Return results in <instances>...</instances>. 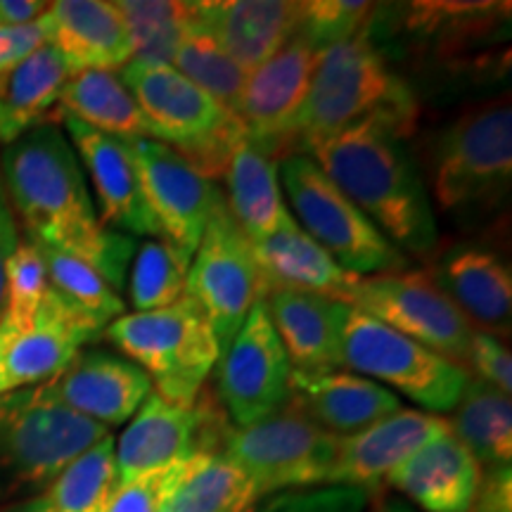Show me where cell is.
I'll use <instances>...</instances> for the list:
<instances>
[{
  "instance_id": "cell-25",
  "label": "cell",
  "mask_w": 512,
  "mask_h": 512,
  "mask_svg": "<svg viewBox=\"0 0 512 512\" xmlns=\"http://www.w3.org/2000/svg\"><path fill=\"white\" fill-rule=\"evenodd\" d=\"M48 43L74 72H117L133 60V38L117 3L57 0L46 12Z\"/></svg>"
},
{
  "instance_id": "cell-48",
  "label": "cell",
  "mask_w": 512,
  "mask_h": 512,
  "mask_svg": "<svg viewBox=\"0 0 512 512\" xmlns=\"http://www.w3.org/2000/svg\"><path fill=\"white\" fill-rule=\"evenodd\" d=\"M373 512H415L411 508H406V505L396 503V501H387V498H382V501L375 503V510Z\"/></svg>"
},
{
  "instance_id": "cell-16",
  "label": "cell",
  "mask_w": 512,
  "mask_h": 512,
  "mask_svg": "<svg viewBox=\"0 0 512 512\" xmlns=\"http://www.w3.org/2000/svg\"><path fill=\"white\" fill-rule=\"evenodd\" d=\"M318 50L294 36L264 64L247 72L238 119L266 155H290V128L309 91Z\"/></svg>"
},
{
  "instance_id": "cell-27",
  "label": "cell",
  "mask_w": 512,
  "mask_h": 512,
  "mask_svg": "<svg viewBox=\"0 0 512 512\" xmlns=\"http://www.w3.org/2000/svg\"><path fill=\"white\" fill-rule=\"evenodd\" d=\"M223 178H226L223 197L249 242L264 240L294 221L280 188L278 162L266 155L254 140H249L247 133L235 145Z\"/></svg>"
},
{
  "instance_id": "cell-41",
  "label": "cell",
  "mask_w": 512,
  "mask_h": 512,
  "mask_svg": "<svg viewBox=\"0 0 512 512\" xmlns=\"http://www.w3.org/2000/svg\"><path fill=\"white\" fill-rule=\"evenodd\" d=\"M467 368L475 370L472 377L477 380L501 389L503 394H512V356L498 337L489 332H475L470 342Z\"/></svg>"
},
{
  "instance_id": "cell-21",
  "label": "cell",
  "mask_w": 512,
  "mask_h": 512,
  "mask_svg": "<svg viewBox=\"0 0 512 512\" xmlns=\"http://www.w3.org/2000/svg\"><path fill=\"white\" fill-rule=\"evenodd\" d=\"M268 316L292 370L328 373L342 368V332L349 304L316 292L271 287L264 297Z\"/></svg>"
},
{
  "instance_id": "cell-22",
  "label": "cell",
  "mask_w": 512,
  "mask_h": 512,
  "mask_svg": "<svg viewBox=\"0 0 512 512\" xmlns=\"http://www.w3.org/2000/svg\"><path fill=\"white\" fill-rule=\"evenodd\" d=\"M102 335L105 330L48 290L29 328L10 347L5 363L10 392L55 380L86 344Z\"/></svg>"
},
{
  "instance_id": "cell-2",
  "label": "cell",
  "mask_w": 512,
  "mask_h": 512,
  "mask_svg": "<svg viewBox=\"0 0 512 512\" xmlns=\"http://www.w3.org/2000/svg\"><path fill=\"white\" fill-rule=\"evenodd\" d=\"M403 136L392 121L370 117L306 143L297 155L313 159L401 254L422 256L437 247L439 233L430 192Z\"/></svg>"
},
{
  "instance_id": "cell-31",
  "label": "cell",
  "mask_w": 512,
  "mask_h": 512,
  "mask_svg": "<svg viewBox=\"0 0 512 512\" xmlns=\"http://www.w3.org/2000/svg\"><path fill=\"white\" fill-rule=\"evenodd\" d=\"M448 420V430L463 444L482 470L510 467L512 460V403L510 394L477 377L467 384Z\"/></svg>"
},
{
  "instance_id": "cell-23",
  "label": "cell",
  "mask_w": 512,
  "mask_h": 512,
  "mask_svg": "<svg viewBox=\"0 0 512 512\" xmlns=\"http://www.w3.org/2000/svg\"><path fill=\"white\" fill-rule=\"evenodd\" d=\"M484 470L451 430L389 472L384 484L425 512H470Z\"/></svg>"
},
{
  "instance_id": "cell-29",
  "label": "cell",
  "mask_w": 512,
  "mask_h": 512,
  "mask_svg": "<svg viewBox=\"0 0 512 512\" xmlns=\"http://www.w3.org/2000/svg\"><path fill=\"white\" fill-rule=\"evenodd\" d=\"M72 74L74 69L50 43L12 69L0 81V143H15L46 121Z\"/></svg>"
},
{
  "instance_id": "cell-39",
  "label": "cell",
  "mask_w": 512,
  "mask_h": 512,
  "mask_svg": "<svg viewBox=\"0 0 512 512\" xmlns=\"http://www.w3.org/2000/svg\"><path fill=\"white\" fill-rule=\"evenodd\" d=\"M48 290L50 283L46 261L38 252L36 242L22 235L8 264V304H5V316L24 332L31 325V320H34L38 306H41Z\"/></svg>"
},
{
  "instance_id": "cell-33",
  "label": "cell",
  "mask_w": 512,
  "mask_h": 512,
  "mask_svg": "<svg viewBox=\"0 0 512 512\" xmlns=\"http://www.w3.org/2000/svg\"><path fill=\"white\" fill-rule=\"evenodd\" d=\"M112 434L76 456L57 475L43 498L53 512H102L117 489V460Z\"/></svg>"
},
{
  "instance_id": "cell-5",
  "label": "cell",
  "mask_w": 512,
  "mask_h": 512,
  "mask_svg": "<svg viewBox=\"0 0 512 512\" xmlns=\"http://www.w3.org/2000/svg\"><path fill=\"white\" fill-rule=\"evenodd\" d=\"M102 337L150 377L155 394L178 406L197 401L219 363L209 318L188 294L164 309L124 313Z\"/></svg>"
},
{
  "instance_id": "cell-13",
  "label": "cell",
  "mask_w": 512,
  "mask_h": 512,
  "mask_svg": "<svg viewBox=\"0 0 512 512\" xmlns=\"http://www.w3.org/2000/svg\"><path fill=\"white\" fill-rule=\"evenodd\" d=\"M216 399L230 425L249 427L292 399V363L266 302H256L216 370Z\"/></svg>"
},
{
  "instance_id": "cell-26",
  "label": "cell",
  "mask_w": 512,
  "mask_h": 512,
  "mask_svg": "<svg viewBox=\"0 0 512 512\" xmlns=\"http://www.w3.org/2000/svg\"><path fill=\"white\" fill-rule=\"evenodd\" d=\"M292 399L316 425L335 437H351L368 430L403 408L392 389L349 370H292Z\"/></svg>"
},
{
  "instance_id": "cell-30",
  "label": "cell",
  "mask_w": 512,
  "mask_h": 512,
  "mask_svg": "<svg viewBox=\"0 0 512 512\" xmlns=\"http://www.w3.org/2000/svg\"><path fill=\"white\" fill-rule=\"evenodd\" d=\"M62 114L114 138H152L150 126L119 72H74L57 98V117Z\"/></svg>"
},
{
  "instance_id": "cell-46",
  "label": "cell",
  "mask_w": 512,
  "mask_h": 512,
  "mask_svg": "<svg viewBox=\"0 0 512 512\" xmlns=\"http://www.w3.org/2000/svg\"><path fill=\"white\" fill-rule=\"evenodd\" d=\"M19 330L15 323L8 316L0 318V396L3 394H10V384H8V373H5V363H8V354H10V347L12 342H15Z\"/></svg>"
},
{
  "instance_id": "cell-17",
  "label": "cell",
  "mask_w": 512,
  "mask_h": 512,
  "mask_svg": "<svg viewBox=\"0 0 512 512\" xmlns=\"http://www.w3.org/2000/svg\"><path fill=\"white\" fill-rule=\"evenodd\" d=\"M67 128L79 162L91 178L98 219L112 230H126L140 238H162V228L152 214L140 183V174L124 138L107 136L72 117H57Z\"/></svg>"
},
{
  "instance_id": "cell-7",
  "label": "cell",
  "mask_w": 512,
  "mask_h": 512,
  "mask_svg": "<svg viewBox=\"0 0 512 512\" xmlns=\"http://www.w3.org/2000/svg\"><path fill=\"white\" fill-rule=\"evenodd\" d=\"M278 178L297 226L344 271L366 278L401 271L406 266L399 249L361 214V209L320 171L313 159L306 155L283 157Z\"/></svg>"
},
{
  "instance_id": "cell-3",
  "label": "cell",
  "mask_w": 512,
  "mask_h": 512,
  "mask_svg": "<svg viewBox=\"0 0 512 512\" xmlns=\"http://www.w3.org/2000/svg\"><path fill=\"white\" fill-rule=\"evenodd\" d=\"M415 102L408 86L387 67L368 34L320 50L309 91L290 128V155L306 143L380 117L408 136Z\"/></svg>"
},
{
  "instance_id": "cell-28",
  "label": "cell",
  "mask_w": 512,
  "mask_h": 512,
  "mask_svg": "<svg viewBox=\"0 0 512 512\" xmlns=\"http://www.w3.org/2000/svg\"><path fill=\"white\" fill-rule=\"evenodd\" d=\"M256 264L266 275L268 290L287 287V290L316 292L339 299L347 294L358 275H351L313 242L297 221L287 223L264 240L252 242Z\"/></svg>"
},
{
  "instance_id": "cell-14",
  "label": "cell",
  "mask_w": 512,
  "mask_h": 512,
  "mask_svg": "<svg viewBox=\"0 0 512 512\" xmlns=\"http://www.w3.org/2000/svg\"><path fill=\"white\" fill-rule=\"evenodd\" d=\"M162 240L192 261L211 211L223 197L216 183L204 178L171 145L152 138H126Z\"/></svg>"
},
{
  "instance_id": "cell-15",
  "label": "cell",
  "mask_w": 512,
  "mask_h": 512,
  "mask_svg": "<svg viewBox=\"0 0 512 512\" xmlns=\"http://www.w3.org/2000/svg\"><path fill=\"white\" fill-rule=\"evenodd\" d=\"M119 76L136 98L152 140L171 145L174 150L200 145L240 121L171 64L131 60Z\"/></svg>"
},
{
  "instance_id": "cell-34",
  "label": "cell",
  "mask_w": 512,
  "mask_h": 512,
  "mask_svg": "<svg viewBox=\"0 0 512 512\" xmlns=\"http://www.w3.org/2000/svg\"><path fill=\"white\" fill-rule=\"evenodd\" d=\"M36 247L43 261H46L50 290L64 299L74 311L93 320L102 330H107V325L124 316V299L95 268L72 254L62 252V249L43 245V242H36Z\"/></svg>"
},
{
  "instance_id": "cell-44",
  "label": "cell",
  "mask_w": 512,
  "mask_h": 512,
  "mask_svg": "<svg viewBox=\"0 0 512 512\" xmlns=\"http://www.w3.org/2000/svg\"><path fill=\"white\" fill-rule=\"evenodd\" d=\"M470 512H512V470H486Z\"/></svg>"
},
{
  "instance_id": "cell-42",
  "label": "cell",
  "mask_w": 512,
  "mask_h": 512,
  "mask_svg": "<svg viewBox=\"0 0 512 512\" xmlns=\"http://www.w3.org/2000/svg\"><path fill=\"white\" fill-rule=\"evenodd\" d=\"M43 46H48L46 15L27 27H0V81Z\"/></svg>"
},
{
  "instance_id": "cell-37",
  "label": "cell",
  "mask_w": 512,
  "mask_h": 512,
  "mask_svg": "<svg viewBox=\"0 0 512 512\" xmlns=\"http://www.w3.org/2000/svg\"><path fill=\"white\" fill-rule=\"evenodd\" d=\"M190 261L166 240H145L133 254L128 294L136 313L164 309L185 294Z\"/></svg>"
},
{
  "instance_id": "cell-9",
  "label": "cell",
  "mask_w": 512,
  "mask_h": 512,
  "mask_svg": "<svg viewBox=\"0 0 512 512\" xmlns=\"http://www.w3.org/2000/svg\"><path fill=\"white\" fill-rule=\"evenodd\" d=\"M512 181V107L508 100L463 114L441 138L434 159V197L460 211L501 202Z\"/></svg>"
},
{
  "instance_id": "cell-38",
  "label": "cell",
  "mask_w": 512,
  "mask_h": 512,
  "mask_svg": "<svg viewBox=\"0 0 512 512\" xmlns=\"http://www.w3.org/2000/svg\"><path fill=\"white\" fill-rule=\"evenodd\" d=\"M373 5L356 0H311L299 8L297 36L320 50L368 34Z\"/></svg>"
},
{
  "instance_id": "cell-12",
  "label": "cell",
  "mask_w": 512,
  "mask_h": 512,
  "mask_svg": "<svg viewBox=\"0 0 512 512\" xmlns=\"http://www.w3.org/2000/svg\"><path fill=\"white\" fill-rule=\"evenodd\" d=\"M342 302L467 370L475 328L430 275L394 271L356 278Z\"/></svg>"
},
{
  "instance_id": "cell-40",
  "label": "cell",
  "mask_w": 512,
  "mask_h": 512,
  "mask_svg": "<svg viewBox=\"0 0 512 512\" xmlns=\"http://www.w3.org/2000/svg\"><path fill=\"white\" fill-rule=\"evenodd\" d=\"M370 494L351 486H316L287 491L261 503L256 512H366Z\"/></svg>"
},
{
  "instance_id": "cell-6",
  "label": "cell",
  "mask_w": 512,
  "mask_h": 512,
  "mask_svg": "<svg viewBox=\"0 0 512 512\" xmlns=\"http://www.w3.org/2000/svg\"><path fill=\"white\" fill-rule=\"evenodd\" d=\"M339 437L325 432L290 399L280 411L249 427H233L221 456L245 477L247 505L256 512L287 491L328 486Z\"/></svg>"
},
{
  "instance_id": "cell-36",
  "label": "cell",
  "mask_w": 512,
  "mask_h": 512,
  "mask_svg": "<svg viewBox=\"0 0 512 512\" xmlns=\"http://www.w3.org/2000/svg\"><path fill=\"white\" fill-rule=\"evenodd\" d=\"M171 67L238 117L247 72L209 34L192 27L178 46Z\"/></svg>"
},
{
  "instance_id": "cell-43",
  "label": "cell",
  "mask_w": 512,
  "mask_h": 512,
  "mask_svg": "<svg viewBox=\"0 0 512 512\" xmlns=\"http://www.w3.org/2000/svg\"><path fill=\"white\" fill-rule=\"evenodd\" d=\"M19 223L15 211L10 207L8 192L0 181V318L5 316V304H8V264L19 245Z\"/></svg>"
},
{
  "instance_id": "cell-47",
  "label": "cell",
  "mask_w": 512,
  "mask_h": 512,
  "mask_svg": "<svg viewBox=\"0 0 512 512\" xmlns=\"http://www.w3.org/2000/svg\"><path fill=\"white\" fill-rule=\"evenodd\" d=\"M12 512H53V510H50V505L46 503V498H43V494H41V496L31 498L29 503L19 505V508H15Z\"/></svg>"
},
{
  "instance_id": "cell-20",
  "label": "cell",
  "mask_w": 512,
  "mask_h": 512,
  "mask_svg": "<svg viewBox=\"0 0 512 512\" xmlns=\"http://www.w3.org/2000/svg\"><path fill=\"white\" fill-rule=\"evenodd\" d=\"M299 8L290 0H209L190 3L192 27L214 38L245 72L264 64L297 36Z\"/></svg>"
},
{
  "instance_id": "cell-10",
  "label": "cell",
  "mask_w": 512,
  "mask_h": 512,
  "mask_svg": "<svg viewBox=\"0 0 512 512\" xmlns=\"http://www.w3.org/2000/svg\"><path fill=\"white\" fill-rule=\"evenodd\" d=\"M266 292V275L256 264L252 242L230 214L226 197H221L211 211L185 280V294L195 299L209 318L219 358Z\"/></svg>"
},
{
  "instance_id": "cell-1",
  "label": "cell",
  "mask_w": 512,
  "mask_h": 512,
  "mask_svg": "<svg viewBox=\"0 0 512 512\" xmlns=\"http://www.w3.org/2000/svg\"><path fill=\"white\" fill-rule=\"evenodd\" d=\"M0 181L24 235L86 261L114 290L126 283L136 240L102 226L72 143L55 121L5 145Z\"/></svg>"
},
{
  "instance_id": "cell-24",
  "label": "cell",
  "mask_w": 512,
  "mask_h": 512,
  "mask_svg": "<svg viewBox=\"0 0 512 512\" xmlns=\"http://www.w3.org/2000/svg\"><path fill=\"white\" fill-rule=\"evenodd\" d=\"M430 280L467 318L472 328L508 335L512 320V275L496 252L458 245L441 256Z\"/></svg>"
},
{
  "instance_id": "cell-35",
  "label": "cell",
  "mask_w": 512,
  "mask_h": 512,
  "mask_svg": "<svg viewBox=\"0 0 512 512\" xmlns=\"http://www.w3.org/2000/svg\"><path fill=\"white\" fill-rule=\"evenodd\" d=\"M133 38V62L171 64L185 34L192 29L190 3L169 0H119Z\"/></svg>"
},
{
  "instance_id": "cell-19",
  "label": "cell",
  "mask_w": 512,
  "mask_h": 512,
  "mask_svg": "<svg viewBox=\"0 0 512 512\" xmlns=\"http://www.w3.org/2000/svg\"><path fill=\"white\" fill-rule=\"evenodd\" d=\"M444 432H448L446 418L401 408L368 430L339 437L328 486H351L370 494V489L384 484L396 465Z\"/></svg>"
},
{
  "instance_id": "cell-45",
  "label": "cell",
  "mask_w": 512,
  "mask_h": 512,
  "mask_svg": "<svg viewBox=\"0 0 512 512\" xmlns=\"http://www.w3.org/2000/svg\"><path fill=\"white\" fill-rule=\"evenodd\" d=\"M50 3L43 0H0V27H27L46 15Z\"/></svg>"
},
{
  "instance_id": "cell-11",
  "label": "cell",
  "mask_w": 512,
  "mask_h": 512,
  "mask_svg": "<svg viewBox=\"0 0 512 512\" xmlns=\"http://www.w3.org/2000/svg\"><path fill=\"white\" fill-rule=\"evenodd\" d=\"M230 430L226 411L207 387L190 406L169 403L150 392L119 441H114L117 484L202 453H221Z\"/></svg>"
},
{
  "instance_id": "cell-18",
  "label": "cell",
  "mask_w": 512,
  "mask_h": 512,
  "mask_svg": "<svg viewBox=\"0 0 512 512\" xmlns=\"http://www.w3.org/2000/svg\"><path fill=\"white\" fill-rule=\"evenodd\" d=\"M55 401L102 427L124 425L152 392V382L136 363L110 351H79L55 380L46 382Z\"/></svg>"
},
{
  "instance_id": "cell-8",
  "label": "cell",
  "mask_w": 512,
  "mask_h": 512,
  "mask_svg": "<svg viewBox=\"0 0 512 512\" xmlns=\"http://www.w3.org/2000/svg\"><path fill=\"white\" fill-rule=\"evenodd\" d=\"M342 368L389 384L427 413H451L470 373L366 313L349 309L342 332Z\"/></svg>"
},
{
  "instance_id": "cell-4",
  "label": "cell",
  "mask_w": 512,
  "mask_h": 512,
  "mask_svg": "<svg viewBox=\"0 0 512 512\" xmlns=\"http://www.w3.org/2000/svg\"><path fill=\"white\" fill-rule=\"evenodd\" d=\"M110 430L55 401L46 384L0 396V505L48 489Z\"/></svg>"
},
{
  "instance_id": "cell-32",
  "label": "cell",
  "mask_w": 512,
  "mask_h": 512,
  "mask_svg": "<svg viewBox=\"0 0 512 512\" xmlns=\"http://www.w3.org/2000/svg\"><path fill=\"white\" fill-rule=\"evenodd\" d=\"M157 512H252L245 477L221 453L171 465Z\"/></svg>"
}]
</instances>
